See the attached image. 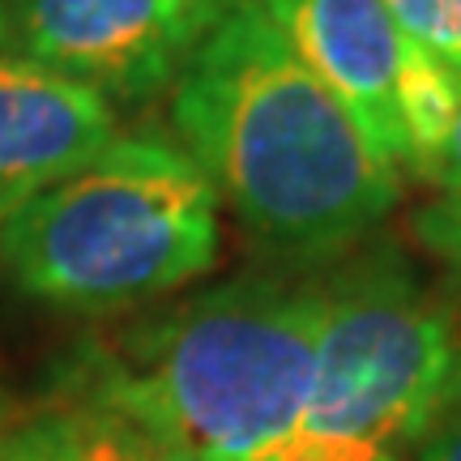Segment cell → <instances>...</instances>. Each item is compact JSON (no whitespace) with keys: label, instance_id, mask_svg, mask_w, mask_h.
I'll return each mask as SVG.
<instances>
[{"label":"cell","instance_id":"cell-2","mask_svg":"<svg viewBox=\"0 0 461 461\" xmlns=\"http://www.w3.org/2000/svg\"><path fill=\"white\" fill-rule=\"evenodd\" d=\"M321 321V278L222 282L90 355L82 397L158 428L197 461H269L308 397Z\"/></svg>","mask_w":461,"mask_h":461},{"label":"cell","instance_id":"cell-13","mask_svg":"<svg viewBox=\"0 0 461 461\" xmlns=\"http://www.w3.org/2000/svg\"><path fill=\"white\" fill-rule=\"evenodd\" d=\"M440 193H461V73H457V103H453V120H448L445 129V141L436 149V158H431L428 176Z\"/></svg>","mask_w":461,"mask_h":461},{"label":"cell","instance_id":"cell-4","mask_svg":"<svg viewBox=\"0 0 461 461\" xmlns=\"http://www.w3.org/2000/svg\"><path fill=\"white\" fill-rule=\"evenodd\" d=\"M321 286L312 384L269 461H411L457 363V321L393 248L346 261Z\"/></svg>","mask_w":461,"mask_h":461},{"label":"cell","instance_id":"cell-9","mask_svg":"<svg viewBox=\"0 0 461 461\" xmlns=\"http://www.w3.org/2000/svg\"><path fill=\"white\" fill-rule=\"evenodd\" d=\"M0 461H90L77 406L0 423Z\"/></svg>","mask_w":461,"mask_h":461},{"label":"cell","instance_id":"cell-12","mask_svg":"<svg viewBox=\"0 0 461 461\" xmlns=\"http://www.w3.org/2000/svg\"><path fill=\"white\" fill-rule=\"evenodd\" d=\"M411 461H461V350L440 393V406L431 414L428 431L419 436Z\"/></svg>","mask_w":461,"mask_h":461},{"label":"cell","instance_id":"cell-3","mask_svg":"<svg viewBox=\"0 0 461 461\" xmlns=\"http://www.w3.org/2000/svg\"><path fill=\"white\" fill-rule=\"evenodd\" d=\"M218 210L180 141L115 132L90 163L0 214V274L51 308H137L214 269Z\"/></svg>","mask_w":461,"mask_h":461},{"label":"cell","instance_id":"cell-15","mask_svg":"<svg viewBox=\"0 0 461 461\" xmlns=\"http://www.w3.org/2000/svg\"><path fill=\"white\" fill-rule=\"evenodd\" d=\"M5 419H9V406H5V402H0V423H5Z\"/></svg>","mask_w":461,"mask_h":461},{"label":"cell","instance_id":"cell-10","mask_svg":"<svg viewBox=\"0 0 461 461\" xmlns=\"http://www.w3.org/2000/svg\"><path fill=\"white\" fill-rule=\"evenodd\" d=\"M411 43L461 73V0H384Z\"/></svg>","mask_w":461,"mask_h":461},{"label":"cell","instance_id":"cell-8","mask_svg":"<svg viewBox=\"0 0 461 461\" xmlns=\"http://www.w3.org/2000/svg\"><path fill=\"white\" fill-rule=\"evenodd\" d=\"M73 406L82 414L90 461H197L171 436H163L158 428H149L132 414L115 411V406H103L90 397H77Z\"/></svg>","mask_w":461,"mask_h":461},{"label":"cell","instance_id":"cell-11","mask_svg":"<svg viewBox=\"0 0 461 461\" xmlns=\"http://www.w3.org/2000/svg\"><path fill=\"white\" fill-rule=\"evenodd\" d=\"M411 235L431 257H440L448 269L461 274V193H440L423 201L411 218Z\"/></svg>","mask_w":461,"mask_h":461},{"label":"cell","instance_id":"cell-7","mask_svg":"<svg viewBox=\"0 0 461 461\" xmlns=\"http://www.w3.org/2000/svg\"><path fill=\"white\" fill-rule=\"evenodd\" d=\"M115 132V107L90 86L0 51V214L90 163Z\"/></svg>","mask_w":461,"mask_h":461},{"label":"cell","instance_id":"cell-5","mask_svg":"<svg viewBox=\"0 0 461 461\" xmlns=\"http://www.w3.org/2000/svg\"><path fill=\"white\" fill-rule=\"evenodd\" d=\"M342 99L372 146L428 176L457 103V73L411 43L384 0H252Z\"/></svg>","mask_w":461,"mask_h":461},{"label":"cell","instance_id":"cell-6","mask_svg":"<svg viewBox=\"0 0 461 461\" xmlns=\"http://www.w3.org/2000/svg\"><path fill=\"white\" fill-rule=\"evenodd\" d=\"M235 0H5V51L90 86L112 103H146L176 86L201 39Z\"/></svg>","mask_w":461,"mask_h":461},{"label":"cell","instance_id":"cell-1","mask_svg":"<svg viewBox=\"0 0 461 461\" xmlns=\"http://www.w3.org/2000/svg\"><path fill=\"white\" fill-rule=\"evenodd\" d=\"M171 129L218 205L282 261L338 257L402 201V171L252 0L230 5L176 77Z\"/></svg>","mask_w":461,"mask_h":461},{"label":"cell","instance_id":"cell-14","mask_svg":"<svg viewBox=\"0 0 461 461\" xmlns=\"http://www.w3.org/2000/svg\"><path fill=\"white\" fill-rule=\"evenodd\" d=\"M5 39H9V26H5V0H0V51H5Z\"/></svg>","mask_w":461,"mask_h":461}]
</instances>
